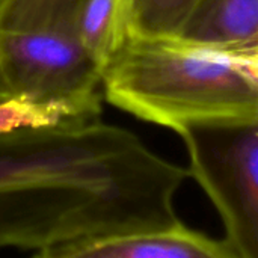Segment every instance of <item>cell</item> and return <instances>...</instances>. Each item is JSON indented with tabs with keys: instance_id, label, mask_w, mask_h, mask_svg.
<instances>
[{
	"instance_id": "5b68a950",
	"label": "cell",
	"mask_w": 258,
	"mask_h": 258,
	"mask_svg": "<svg viewBox=\"0 0 258 258\" xmlns=\"http://www.w3.org/2000/svg\"><path fill=\"white\" fill-rule=\"evenodd\" d=\"M32 258H242L224 239L177 221L168 227L103 234L60 243Z\"/></svg>"
},
{
	"instance_id": "52a82bcc",
	"label": "cell",
	"mask_w": 258,
	"mask_h": 258,
	"mask_svg": "<svg viewBox=\"0 0 258 258\" xmlns=\"http://www.w3.org/2000/svg\"><path fill=\"white\" fill-rule=\"evenodd\" d=\"M136 0H82L74 32L91 59L104 70L127 42L135 26Z\"/></svg>"
},
{
	"instance_id": "9c48e42d",
	"label": "cell",
	"mask_w": 258,
	"mask_h": 258,
	"mask_svg": "<svg viewBox=\"0 0 258 258\" xmlns=\"http://www.w3.org/2000/svg\"><path fill=\"white\" fill-rule=\"evenodd\" d=\"M198 0H136L133 29L177 33Z\"/></svg>"
},
{
	"instance_id": "30bf717a",
	"label": "cell",
	"mask_w": 258,
	"mask_h": 258,
	"mask_svg": "<svg viewBox=\"0 0 258 258\" xmlns=\"http://www.w3.org/2000/svg\"><path fill=\"white\" fill-rule=\"evenodd\" d=\"M3 95H8V94H6V92H3V91L0 89V97H3Z\"/></svg>"
},
{
	"instance_id": "ba28073f",
	"label": "cell",
	"mask_w": 258,
	"mask_h": 258,
	"mask_svg": "<svg viewBox=\"0 0 258 258\" xmlns=\"http://www.w3.org/2000/svg\"><path fill=\"white\" fill-rule=\"evenodd\" d=\"M82 0H0V29L73 27Z\"/></svg>"
},
{
	"instance_id": "6da1fadb",
	"label": "cell",
	"mask_w": 258,
	"mask_h": 258,
	"mask_svg": "<svg viewBox=\"0 0 258 258\" xmlns=\"http://www.w3.org/2000/svg\"><path fill=\"white\" fill-rule=\"evenodd\" d=\"M187 177L101 118L0 133V248L168 227Z\"/></svg>"
},
{
	"instance_id": "8992f818",
	"label": "cell",
	"mask_w": 258,
	"mask_h": 258,
	"mask_svg": "<svg viewBox=\"0 0 258 258\" xmlns=\"http://www.w3.org/2000/svg\"><path fill=\"white\" fill-rule=\"evenodd\" d=\"M178 35L221 45H258V0H198Z\"/></svg>"
},
{
	"instance_id": "277c9868",
	"label": "cell",
	"mask_w": 258,
	"mask_h": 258,
	"mask_svg": "<svg viewBox=\"0 0 258 258\" xmlns=\"http://www.w3.org/2000/svg\"><path fill=\"white\" fill-rule=\"evenodd\" d=\"M0 89L56 100H104L101 70L73 27L0 29Z\"/></svg>"
},
{
	"instance_id": "7a4b0ae2",
	"label": "cell",
	"mask_w": 258,
	"mask_h": 258,
	"mask_svg": "<svg viewBox=\"0 0 258 258\" xmlns=\"http://www.w3.org/2000/svg\"><path fill=\"white\" fill-rule=\"evenodd\" d=\"M103 98L177 135L258 124V45H221L133 29L101 73Z\"/></svg>"
},
{
	"instance_id": "3957f363",
	"label": "cell",
	"mask_w": 258,
	"mask_h": 258,
	"mask_svg": "<svg viewBox=\"0 0 258 258\" xmlns=\"http://www.w3.org/2000/svg\"><path fill=\"white\" fill-rule=\"evenodd\" d=\"M189 177L224 224V240L242 258H258V124L190 127L178 133Z\"/></svg>"
}]
</instances>
